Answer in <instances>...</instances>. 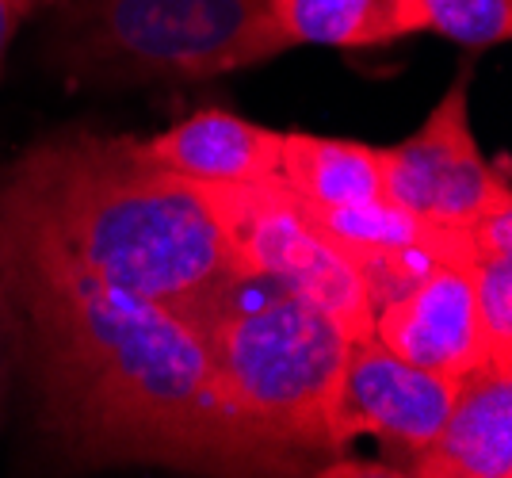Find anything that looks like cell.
I'll return each instance as SVG.
<instances>
[{"label":"cell","instance_id":"6da1fadb","mask_svg":"<svg viewBox=\"0 0 512 478\" xmlns=\"http://www.w3.org/2000/svg\"><path fill=\"white\" fill-rule=\"evenodd\" d=\"M12 215L23 364L39 425L92 467L276 475L214 383L195 326L172 306L92 280L0 188Z\"/></svg>","mask_w":512,"mask_h":478},{"label":"cell","instance_id":"7a4b0ae2","mask_svg":"<svg viewBox=\"0 0 512 478\" xmlns=\"http://www.w3.org/2000/svg\"><path fill=\"white\" fill-rule=\"evenodd\" d=\"M0 188L92 280L176 314L237 276L203 188L150 165L134 138L54 134Z\"/></svg>","mask_w":512,"mask_h":478},{"label":"cell","instance_id":"3957f363","mask_svg":"<svg viewBox=\"0 0 512 478\" xmlns=\"http://www.w3.org/2000/svg\"><path fill=\"white\" fill-rule=\"evenodd\" d=\"M207 348L214 383L276 475L337 463L333 402L352 337L295 291L234 276L184 314Z\"/></svg>","mask_w":512,"mask_h":478},{"label":"cell","instance_id":"277c9868","mask_svg":"<svg viewBox=\"0 0 512 478\" xmlns=\"http://www.w3.org/2000/svg\"><path fill=\"white\" fill-rule=\"evenodd\" d=\"M291 43L268 0H58L43 58L73 85H199L264 66Z\"/></svg>","mask_w":512,"mask_h":478},{"label":"cell","instance_id":"5b68a950","mask_svg":"<svg viewBox=\"0 0 512 478\" xmlns=\"http://www.w3.org/2000/svg\"><path fill=\"white\" fill-rule=\"evenodd\" d=\"M214 222L226 238L237 276L279 283L325 310L337 326L363 341L375 333V299L356 264L314 230L302 199L283 180L203 188Z\"/></svg>","mask_w":512,"mask_h":478},{"label":"cell","instance_id":"8992f818","mask_svg":"<svg viewBox=\"0 0 512 478\" xmlns=\"http://www.w3.org/2000/svg\"><path fill=\"white\" fill-rule=\"evenodd\" d=\"M467 88V73L455 77L425 123L383 150V199L440 226H467L509 188V157L490 165L474 142Z\"/></svg>","mask_w":512,"mask_h":478},{"label":"cell","instance_id":"52a82bcc","mask_svg":"<svg viewBox=\"0 0 512 478\" xmlns=\"http://www.w3.org/2000/svg\"><path fill=\"white\" fill-rule=\"evenodd\" d=\"M455 398V383L394 356L383 341H352L341 387L333 402V448L344 456L360 436H375L394 452V475L425 448L444 425Z\"/></svg>","mask_w":512,"mask_h":478},{"label":"cell","instance_id":"ba28073f","mask_svg":"<svg viewBox=\"0 0 512 478\" xmlns=\"http://www.w3.org/2000/svg\"><path fill=\"white\" fill-rule=\"evenodd\" d=\"M306 218L344 261L356 264L375 306L406 291L428 268L451 261H474L463 226H440L409 215L390 199L371 203H302Z\"/></svg>","mask_w":512,"mask_h":478},{"label":"cell","instance_id":"9c48e42d","mask_svg":"<svg viewBox=\"0 0 512 478\" xmlns=\"http://www.w3.org/2000/svg\"><path fill=\"white\" fill-rule=\"evenodd\" d=\"M375 341L451 383L486 364L474 314L470 261L436 264L406 291L386 299L375 310Z\"/></svg>","mask_w":512,"mask_h":478},{"label":"cell","instance_id":"30bf717a","mask_svg":"<svg viewBox=\"0 0 512 478\" xmlns=\"http://www.w3.org/2000/svg\"><path fill=\"white\" fill-rule=\"evenodd\" d=\"M138 153L199 188L276 180L283 157V131L260 127L226 108L195 111L153 138H134Z\"/></svg>","mask_w":512,"mask_h":478},{"label":"cell","instance_id":"8fae6325","mask_svg":"<svg viewBox=\"0 0 512 478\" xmlns=\"http://www.w3.org/2000/svg\"><path fill=\"white\" fill-rule=\"evenodd\" d=\"M417 478H512V371L478 364L455 383L444 425L402 467Z\"/></svg>","mask_w":512,"mask_h":478},{"label":"cell","instance_id":"7c38bea8","mask_svg":"<svg viewBox=\"0 0 512 478\" xmlns=\"http://www.w3.org/2000/svg\"><path fill=\"white\" fill-rule=\"evenodd\" d=\"M291 46L371 50L425 31L417 0H268Z\"/></svg>","mask_w":512,"mask_h":478},{"label":"cell","instance_id":"4fadbf2b","mask_svg":"<svg viewBox=\"0 0 512 478\" xmlns=\"http://www.w3.org/2000/svg\"><path fill=\"white\" fill-rule=\"evenodd\" d=\"M279 180L302 203H371L383 199V150L352 138L291 131L283 134Z\"/></svg>","mask_w":512,"mask_h":478},{"label":"cell","instance_id":"5bb4252c","mask_svg":"<svg viewBox=\"0 0 512 478\" xmlns=\"http://www.w3.org/2000/svg\"><path fill=\"white\" fill-rule=\"evenodd\" d=\"M470 283H474L482 356L493 368L512 371V257L470 261Z\"/></svg>","mask_w":512,"mask_h":478},{"label":"cell","instance_id":"9a60e30c","mask_svg":"<svg viewBox=\"0 0 512 478\" xmlns=\"http://www.w3.org/2000/svg\"><path fill=\"white\" fill-rule=\"evenodd\" d=\"M425 31H436L467 50L509 43L512 0H417Z\"/></svg>","mask_w":512,"mask_h":478},{"label":"cell","instance_id":"2e32d148","mask_svg":"<svg viewBox=\"0 0 512 478\" xmlns=\"http://www.w3.org/2000/svg\"><path fill=\"white\" fill-rule=\"evenodd\" d=\"M23 364V306L16 287V241H12V215L0 199V421L8 406V391L16 368Z\"/></svg>","mask_w":512,"mask_h":478},{"label":"cell","instance_id":"e0dca14e","mask_svg":"<svg viewBox=\"0 0 512 478\" xmlns=\"http://www.w3.org/2000/svg\"><path fill=\"white\" fill-rule=\"evenodd\" d=\"M470 241V257L482 261V257H512V192H497V196L470 218L467 226Z\"/></svg>","mask_w":512,"mask_h":478},{"label":"cell","instance_id":"ac0fdd59","mask_svg":"<svg viewBox=\"0 0 512 478\" xmlns=\"http://www.w3.org/2000/svg\"><path fill=\"white\" fill-rule=\"evenodd\" d=\"M20 23H23L20 8L12 0H0V77H4V58H8V46L16 39Z\"/></svg>","mask_w":512,"mask_h":478},{"label":"cell","instance_id":"d6986e66","mask_svg":"<svg viewBox=\"0 0 512 478\" xmlns=\"http://www.w3.org/2000/svg\"><path fill=\"white\" fill-rule=\"evenodd\" d=\"M16 8H20V16L27 20V16H39V12H50L58 0H12Z\"/></svg>","mask_w":512,"mask_h":478}]
</instances>
